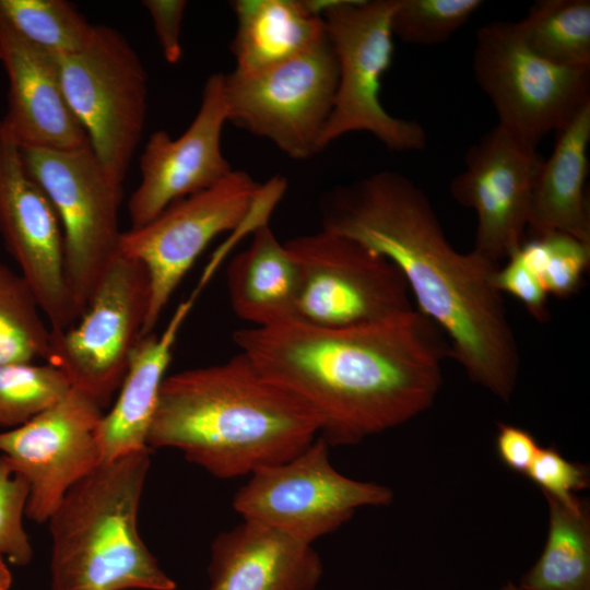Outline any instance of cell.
<instances>
[{
	"label": "cell",
	"instance_id": "1",
	"mask_svg": "<svg viewBox=\"0 0 590 590\" xmlns=\"http://www.w3.org/2000/svg\"><path fill=\"white\" fill-rule=\"evenodd\" d=\"M233 340L310 412L330 447L357 445L427 410L442 384L441 364L451 357L442 331L414 309L352 327L299 320L249 327Z\"/></svg>",
	"mask_w": 590,
	"mask_h": 590
},
{
	"label": "cell",
	"instance_id": "2",
	"mask_svg": "<svg viewBox=\"0 0 590 590\" xmlns=\"http://www.w3.org/2000/svg\"><path fill=\"white\" fill-rule=\"evenodd\" d=\"M321 229L351 238L390 260L418 311L445 334L469 378L504 401L515 390L520 356L497 266L457 251L425 192L410 178L380 170L321 198Z\"/></svg>",
	"mask_w": 590,
	"mask_h": 590
},
{
	"label": "cell",
	"instance_id": "3",
	"mask_svg": "<svg viewBox=\"0 0 590 590\" xmlns=\"http://www.w3.org/2000/svg\"><path fill=\"white\" fill-rule=\"evenodd\" d=\"M318 436L310 412L239 352L165 377L146 446L229 480L287 461Z\"/></svg>",
	"mask_w": 590,
	"mask_h": 590
},
{
	"label": "cell",
	"instance_id": "4",
	"mask_svg": "<svg viewBox=\"0 0 590 590\" xmlns=\"http://www.w3.org/2000/svg\"><path fill=\"white\" fill-rule=\"evenodd\" d=\"M149 447L104 461L74 484L48 519L50 590H175L140 536Z\"/></svg>",
	"mask_w": 590,
	"mask_h": 590
},
{
	"label": "cell",
	"instance_id": "5",
	"mask_svg": "<svg viewBox=\"0 0 590 590\" xmlns=\"http://www.w3.org/2000/svg\"><path fill=\"white\" fill-rule=\"evenodd\" d=\"M399 0H318L338 62V86L321 138L322 150L340 137L368 132L391 151H421L426 133L415 120L390 115L381 79L393 58L392 15Z\"/></svg>",
	"mask_w": 590,
	"mask_h": 590
},
{
	"label": "cell",
	"instance_id": "6",
	"mask_svg": "<svg viewBox=\"0 0 590 590\" xmlns=\"http://www.w3.org/2000/svg\"><path fill=\"white\" fill-rule=\"evenodd\" d=\"M21 154L59 217L67 284L80 318L120 255L122 182L90 144L73 150L21 146Z\"/></svg>",
	"mask_w": 590,
	"mask_h": 590
},
{
	"label": "cell",
	"instance_id": "7",
	"mask_svg": "<svg viewBox=\"0 0 590 590\" xmlns=\"http://www.w3.org/2000/svg\"><path fill=\"white\" fill-rule=\"evenodd\" d=\"M283 178L261 186L244 170H232L216 185L180 199L145 225L121 233L119 251L140 261L150 281L141 337L153 332L187 272L220 234L250 221L267 201L281 197Z\"/></svg>",
	"mask_w": 590,
	"mask_h": 590
},
{
	"label": "cell",
	"instance_id": "8",
	"mask_svg": "<svg viewBox=\"0 0 590 590\" xmlns=\"http://www.w3.org/2000/svg\"><path fill=\"white\" fill-rule=\"evenodd\" d=\"M472 68L498 126L536 146L590 103V68L553 63L523 42L517 23L492 21L476 31Z\"/></svg>",
	"mask_w": 590,
	"mask_h": 590
},
{
	"label": "cell",
	"instance_id": "9",
	"mask_svg": "<svg viewBox=\"0 0 590 590\" xmlns=\"http://www.w3.org/2000/svg\"><path fill=\"white\" fill-rule=\"evenodd\" d=\"M338 86L328 35L310 49L253 73H223L227 121L270 140L294 160L322 151Z\"/></svg>",
	"mask_w": 590,
	"mask_h": 590
},
{
	"label": "cell",
	"instance_id": "10",
	"mask_svg": "<svg viewBox=\"0 0 590 590\" xmlns=\"http://www.w3.org/2000/svg\"><path fill=\"white\" fill-rule=\"evenodd\" d=\"M62 90L102 165L123 182L148 114V75L117 30L96 25L81 51L57 57Z\"/></svg>",
	"mask_w": 590,
	"mask_h": 590
},
{
	"label": "cell",
	"instance_id": "11",
	"mask_svg": "<svg viewBox=\"0 0 590 590\" xmlns=\"http://www.w3.org/2000/svg\"><path fill=\"white\" fill-rule=\"evenodd\" d=\"M330 448L318 436L290 460L257 470L236 492L234 509L243 519L312 544L338 530L358 508L392 503L389 487L339 472L330 461Z\"/></svg>",
	"mask_w": 590,
	"mask_h": 590
},
{
	"label": "cell",
	"instance_id": "12",
	"mask_svg": "<svg viewBox=\"0 0 590 590\" xmlns=\"http://www.w3.org/2000/svg\"><path fill=\"white\" fill-rule=\"evenodd\" d=\"M285 244L300 271L296 320L341 328L381 322L413 310L401 271L364 245L324 229Z\"/></svg>",
	"mask_w": 590,
	"mask_h": 590
},
{
	"label": "cell",
	"instance_id": "13",
	"mask_svg": "<svg viewBox=\"0 0 590 590\" xmlns=\"http://www.w3.org/2000/svg\"><path fill=\"white\" fill-rule=\"evenodd\" d=\"M149 298L146 269L120 253L79 320L66 330H50L47 362L66 375L71 388L105 409L141 338Z\"/></svg>",
	"mask_w": 590,
	"mask_h": 590
},
{
	"label": "cell",
	"instance_id": "14",
	"mask_svg": "<svg viewBox=\"0 0 590 590\" xmlns=\"http://www.w3.org/2000/svg\"><path fill=\"white\" fill-rule=\"evenodd\" d=\"M103 408L71 388L27 423L0 432V453L27 484L25 516L47 522L67 492L103 461L98 428Z\"/></svg>",
	"mask_w": 590,
	"mask_h": 590
},
{
	"label": "cell",
	"instance_id": "15",
	"mask_svg": "<svg viewBox=\"0 0 590 590\" xmlns=\"http://www.w3.org/2000/svg\"><path fill=\"white\" fill-rule=\"evenodd\" d=\"M0 235L52 331L79 318L68 288L63 235L48 196L28 174L21 146L0 120Z\"/></svg>",
	"mask_w": 590,
	"mask_h": 590
},
{
	"label": "cell",
	"instance_id": "16",
	"mask_svg": "<svg viewBox=\"0 0 590 590\" xmlns=\"http://www.w3.org/2000/svg\"><path fill=\"white\" fill-rule=\"evenodd\" d=\"M542 161L536 146L497 125L469 148L450 182L452 198L476 213L473 251L497 267L524 240Z\"/></svg>",
	"mask_w": 590,
	"mask_h": 590
},
{
	"label": "cell",
	"instance_id": "17",
	"mask_svg": "<svg viewBox=\"0 0 590 590\" xmlns=\"http://www.w3.org/2000/svg\"><path fill=\"white\" fill-rule=\"evenodd\" d=\"M227 121L223 73L206 80L201 104L178 138L165 130L152 133L140 156L141 180L128 202L131 228L157 216L172 203L205 190L232 170L223 155L221 134Z\"/></svg>",
	"mask_w": 590,
	"mask_h": 590
},
{
	"label": "cell",
	"instance_id": "18",
	"mask_svg": "<svg viewBox=\"0 0 590 590\" xmlns=\"http://www.w3.org/2000/svg\"><path fill=\"white\" fill-rule=\"evenodd\" d=\"M0 61L9 80L1 121L20 146L73 150L90 144L66 99L57 57L25 40L1 16Z\"/></svg>",
	"mask_w": 590,
	"mask_h": 590
},
{
	"label": "cell",
	"instance_id": "19",
	"mask_svg": "<svg viewBox=\"0 0 590 590\" xmlns=\"http://www.w3.org/2000/svg\"><path fill=\"white\" fill-rule=\"evenodd\" d=\"M209 590H315L323 565L312 544L243 519L211 544Z\"/></svg>",
	"mask_w": 590,
	"mask_h": 590
},
{
	"label": "cell",
	"instance_id": "20",
	"mask_svg": "<svg viewBox=\"0 0 590 590\" xmlns=\"http://www.w3.org/2000/svg\"><path fill=\"white\" fill-rule=\"evenodd\" d=\"M200 288L177 306L161 334L151 332L139 339L117 401L99 424L98 441L103 461L148 447L149 428L174 345Z\"/></svg>",
	"mask_w": 590,
	"mask_h": 590
},
{
	"label": "cell",
	"instance_id": "21",
	"mask_svg": "<svg viewBox=\"0 0 590 590\" xmlns=\"http://www.w3.org/2000/svg\"><path fill=\"white\" fill-rule=\"evenodd\" d=\"M589 144L590 103L557 132L552 154L541 163L528 225L532 236L562 232L590 245Z\"/></svg>",
	"mask_w": 590,
	"mask_h": 590
},
{
	"label": "cell",
	"instance_id": "22",
	"mask_svg": "<svg viewBox=\"0 0 590 590\" xmlns=\"http://www.w3.org/2000/svg\"><path fill=\"white\" fill-rule=\"evenodd\" d=\"M226 283L234 312L252 327L296 320L299 267L268 223L252 229L249 246L231 260Z\"/></svg>",
	"mask_w": 590,
	"mask_h": 590
},
{
	"label": "cell",
	"instance_id": "23",
	"mask_svg": "<svg viewBox=\"0 0 590 590\" xmlns=\"http://www.w3.org/2000/svg\"><path fill=\"white\" fill-rule=\"evenodd\" d=\"M237 30L231 49L239 73H253L294 58L327 36L316 0H236Z\"/></svg>",
	"mask_w": 590,
	"mask_h": 590
},
{
	"label": "cell",
	"instance_id": "24",
	"mask_svg": "<svg viewBox=\"0 0 590 590\" xmlns=\"http://www.w3.org/2000/svg\"><path fill=\"white\" fill-rule=\"evenodd\" d=\"M548 533L535 564L522 576L523 590H590V521L583 503L568 508L545 496Z\"/></svg>",
	"mask_w": 590,
	"mask_h": 590
},
{
	"label": "cell",
	"instance_id": "25",
	"mask_svg": "<svg viewBox=\"0 0 590 590\" xmlns=\"http://www.w3.org/2000/svg\"><path fill=\"white\" fill-rule=\"evenodd\" d=\"M516 23L538 56L559 66L590 68L589 0H539Z\"/></svg>",
	"mask_w": 590,
	"mask_h": 590
},
{
	"label": "cell",
	"instance_id": "26",
	"mask_svg": "<svg viewBox=\"0 0 590 590\" xmlns=\"http://www.w3.org/2000/svg\"><path fill=\"white\" fill-rule=\"evenodd\" d=\"M0 16L25 40L55 57L83 50L96 31L67 0H0Z\"/></svg>",
	"mask_w": 590,
	"mask_h": 590
},
{
	"label": "cell",
	"instance_id": "27",
	"mask_svg": "<svg viewBox=\"0 0 590 590\" xmlns=\"http://www.w3.org/2000/svg\"><path fill=\"white\" fill-rule=\"evenodd\" d=\"M26 280L0 263V365L48 359L50 328Z\"/></svg>",
	"mask_w": 590,
	"mask_h": 590
},
{
	"label": "cell",
	"instance_id": "28",
	"mask_svg": "<svg viewBox=\"0 0 590 590\" xmlns=\"http://www.w3.org/2000/svg\"><path fill=\"white\" fill-rule=\"evenodd\" d=\"M71 389L66 375L47 363L0 365V427H19L59 402Z\"/></svg>",
	"mask_w": 590,
	"mask_h": 590
},
{
	"label": "cell",
	"instance_id": "29",
	"mask_svg": "<svg viewBox=\"0 0 590 590\" xmlns=\"http://www.w3.org/2000/svg\"><path fill=\"white\" fill-rule=\"evenodd\" d=\"M515 251L547 294L560 298L577 292L590 263V245L562 232L532 236Z\"/></svg>",
	"mask_w": 590,
	"mask_h": 590
},
{
	"label": "cell",
	"instance_id": "30",
	"mask_svg": "<svg viewBox=\"0 0 590 590\" xmlns=\"http://www.w3.org/2000/svg\"><path fill=\"white\" fill-rule=\"evenodd\" d=\"M481 0H399L393 36L414 45L447 42L482 7Z\"/></svg>",
	"mask_w": 590,
	"mask_h": 590
},
{
	"label": "cell",
	"instance_id": "31",
	"mask_svg": "<svg viewBox=\"0 0 590 590\" xmlns=\"http://www.w3.org/2000/svg\"><path fill=\"white\" fill-rule=\"evenodd\" d=\"M26 482L13 473L0 453V555L17 566L33 559V548L23 527L27 503Z\"/></svg>",
	"mask_w": 590,
	"mask_h": 590
},
{
	"label": "cell",
	"instance_id": "32",
	"mask_svg": "<svg viewBox=\"0 0 590 590\" xmlns=\"http://www.w3.org/2000/svg\"><path fill=\"white\" fill-rule=\"evenodd\" d=\"M526 475L545 496L571 509L582 506L576 493L589 485L588 470L565 459L554 447L540 446Z\"/></svg>",
	"mask_w": 590,
	"mask_h": 590
},
{
	"label": "cell",
	"instance_id": "33",
	"mask_svg": "<svg viewBox=\"0 0 590 590\" xmlns=\"http://www.w3.org/2000/svg\"><path fill=\"white\" fill-rule=\"evenodd\" d=\"M493 282L502 294L507 293L522 303L538 321L547 319L548 294L536 274L526 266L516 251L507 258L503 268H497Z\"/></svg>",
	"mask_w": 590,
	"mask_h": 590
},
{
	"label": "cell",
	"instance_id": "34",
	"mask_svg": "<svg viewBox=\"0 0 590 590\" xmlns=\"http://www.w3.org/2000/svg\"><path fill=\"white\" fill-rule=\"evenodd\" d=\"M164 58L170 64L182 57L181 25L187 8L185 0H144Z\"/></svg>",
	"mask_w": 590,
	"mask_h": 590
},
{
	"label": "cell",
	"instance_id": "35",
	"mask_svg": "<svg viewBox=\"0 0 590 590\" xmlns=\"http://www.w3.org/2000/svg\"><path fill=\"white\" fill-rule=\"evenodd\" d=\"M539 447L528 430L510 424H498L496 451L510 470L524 475Z\"/></svg>",
	"mask_w": 590,
	"mask_h": 590
},
{
	"label": "cell",
	"instance_id": "36",
	"mask_svg": "<svg viewBox=\"0 0 590 590\" xmlns=\"http://www.w3.org/2000/svg\"><path fill=\"white\" fill-rule=\"evenodd\" d=\"M12 585V575L9 570L4 557L0 555V590H9Z\"/></svg>",
	"mask_w": 590,
	"mask_h": 590
},
{
	"label": "cell",
	"instance_id": "37",
	"mask_svg": "<svg viewBox=\"0 0 590 590\" xmlns=\"http://www.w3.org/2000/svg\"><path fill=\"white\" fill-rule=\"evenodd\" d=\"M500 590H523L519 586L514 585L512 582H507L504 585Z\"/></svg>",
	"mask_w": 590,
	"mask_h": 590
}]
</instances>
